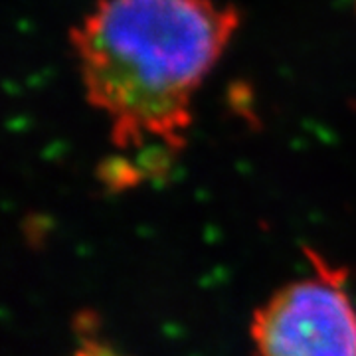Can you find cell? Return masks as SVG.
<instances>
[{
    "label": "cell",
    "mask_w": 356,
    "mask_h": 356,
    "mask_svg": "<svg viewBox=\"0 0 356 356\" xmlns=\"http://www.w3.org/2000/svg\"><path fill=\"white\" fill-rule=\"evenodd\" d=\"M252 334L259 356H356V311L343 280L318 264L255 311Z\"/></svg>",
    "instance_id": "cell-2"
},
{
    "label": "cell",
    "mask_w": 356,
    "mask_h": 356,
    "mask_svg": "<svg viewBox=\"0 0 356 356\" xmlns=\"http://www.w3.org/2000/svg\"><path fill=\"white\" fill-rule=\"evenodd\" d=\"M238 26L240 13L214 0H99L72 46L115 147L182 149L194 97Z\"/></svg>",
    "instance_id": "cell-1"
}]
</instances>
